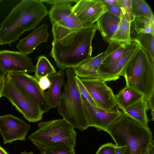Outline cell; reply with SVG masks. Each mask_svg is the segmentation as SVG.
I'll list each match as a JSON object with an SVG mask.
<instances>
[{
  "label": "cell",
  "instance_id": "cell-1",
  "mask_svg": "<svg viewBox=\"0 0 154 154\" xmlns=\"http://www.w3.org/2000/svg\"><path fill=\"white\" fill-rule=\"evenodd\" d=\"M97 30L96 23L73 31L54 40L50 54L60 69L74 68L91 57L92 40Z\"/></svg>",
  "mask_w": 154,
  "mask_h": 154
},
{
  "label": "cell",
  "instance_id": "cell-2",
  "mask_svg": "<svg viewBox=\"0 0 154 154\" xmlns=\"http://www.w3.org/2000/svg\"><path fill=\"white\" fill-rule=\"evenodd\" d=\"M48 13L40 0L21 1L0 23V45L10 46L24 32L33 29Z\"/></svg>",
  "mask_w": 154,
  "mask_h": 154
},
{
  "label": "cell",
  "instance_id": "cell-3",
  "mask_svg": "<svg viewBox=\"0 0 154 154\" xmlns=\"http://www.w3.org/2000/svg\"><path fill=\"white\" fill-rule=\"evenodd\" d=\"M38 126V129L28 138L41 154L55 150L74 149L76 132L64 119L40 122Z\"/></svg>",
  "mask_w": 154,
  "mask_h": 154
},
{
  "label": "cell",
  "instance_id": "cell-4",
  "mask_svg": "<svg viewBox=\"0 0 154 154\" xmlns=\"http://www.w3.org/2000/svg\"><path fill=\"white\" fill-rule=\"evenodd\" d=\"M116 146H125L124 154H141L152 139L149 128L122 114L109 127L107 131Z\"/></svg>",
  "mask_w": 154,
  "mask_h": 154
},
{
  "label": "cell",
  "instance_id": "cell-5",
  "mask_svg": "<svg viewBox=\"0 0 154 154\" xmlns=\"http://www.w3.org/2000/svg\"><path fill=\"white\" fill-rule=\"evenodd\" d=\"M126 85L140 93L147 99L154 94V61L140 45L120 74Z\"/></svg>",
  "mask_w": 154,
  "mask_h": 154
},
{
  "label": "cell",
  "instance_id": "cell-6",
  "mask_svg": "<svg viewBox=\"0 0 154 154\" xmlns=\"http://www.w3.org/2000/svg\"><path fill=\"white\" fill-rule=\"evenodd\" d=\"M66 73L67 81L61 94L58 113L74 128L83 131L89 127L73 68L67 69Z\"/></svg>",
  "mask_w": 154,
  "mask_h": 154
},
{
  "label": "cell",
  "instance_id": "cell-7",
  "mask_svg": "<svg viewBox=\"0 0 154 154\" xmlns=\"http://www.w3.org/2000/svg\"><path fill=\"white\" fill-rule=\"evenodd\" d=\"M2 97L8 99L16 109L29 122H35L42 119L43 113L38 104L13 84L6 76L4 79Z\"/></svg>",
  "mask_w": 154,
  "mask_h": 154
},
{
  "label": "cell",
  "instance_id": "cell-8",
  "mask_svg": "<svg viewBox=\"0 0 154 154\" xmlns=\"http://www.w3.org/2000/svg\"><path fill=\"white\" fill-rule=\"evenodd\" d=\"M6 76L38 104L43 114L52 108L47 101L45 92L41 88L38 80L34 76L24 72H17L8 73Z\"/></svg>",
  "mask_w": 154,
  "mask_h": 154
},
{
  "label": "cell",
  "instance_id": "cell-9",
  "mask_svg": "<svg viewBox=\"0 0 154 154\" xmlns=\"http://www.w3.org/2000/svg\"><path fill=\"white\" fill-rule=\"evenodd\" d=\"M80 79L98 107L110 112L118 109L115 95L104 81L96 79Z\"/></svg>",
  "mask_w": 154,
  "mask_h": 154
},
{
  "label": "cell",
  "instance_id": "cell-10",
  "mask_svg": "<svg viewBox=\"0 0 154 154\" xmlns=\"http://www.w3.org/2000/svg\"><path fill=\"white\" fill-rule=\"evenodd\" d=\"M140 46L135 38L131 39L121 57L112 63L100 65L97 72L99 79L105 82L119 79L122 71Z\"/></svg>",
  "mask_w": 154,
  "mask_h": 154
},
{
  "label": "cell",
  "instance_id": "cell-11",
  "mask_svg": "<svg viewBox=\"0 0 154 154\" xmlns=\"http://www.w3.org/2000/svg\"><path fill=\"white\" fill-rule=\"evenodd\" d=\"M30 128V126L23 120L11 114L0 116V132L4 144L26 140Z\"/></svg>",
  "mask_w": 154,
  "mask_h": 154
},
{
  "label": "cell",
  "instance_id": "cell-12",
  "mask_svg": "<svg viewBox=\"0 0 154 154\" xmlns=\"http://www.w3.org/2000/svg\"><path fill=\"white\" fill-rule=\"evenodd\" d=\"M107 11L100 0H79L72 9L83 27L94 24Z\"/></svg>",
  "mask_w": 154,
  "mask_h": 154
},
{
  "label": "cell",
  "instance_id": "cell-13",
  "mask_svg": "<svg viewBox=\"0 0 154 154\" xmlns=\"http://www.w3.org/2000/svg\"><path fill=\"white\" fill-rule=\"evenodd\" d=\"M32 59L19 51L0 50V66L7 74L10 72H35V66Z\"/></svg>",
  "mask_w": 154,
  "mask_h": 154
},
{
  "label": "cell",
  "instance_id": "cell-14",
  "mask_svg": "<svg viewBox=\"0 0 154 154\" xmlns=\"http://www.w3.org/2000/svg\"><path fill=\"white\" fill-rule=\"evenodd\" d=\"M89 127H93L98 131H107L110 125L122 114L119 109L114 112L107 111L91 104L82 98Z\"/></svg>",
  "mask_w": 154,
  "mask_h": 154
},
{
  "label": "cell",
  "instance_id": "cell-15",
  "mask_svg": "<svg viewBox=\"0 0 154 154\" xmlns=\"http://www.w3.org/2000/svg\"><path fill=\"white\" fill-rule=\"evenodd\" d=\"M73 2L53 5L48 14L51 24L56 23L72 29H78L83 27L72 11Z\"/></svg>",
  "mask_w": 154,
  "mask_h": 154
},
{
  "label": "cell",
  "instance_id": "cell-16",
  "mask_svg": "<svg viewBox=\"0 0 154 154\" xmlns=\"http://www.w3.org/2000/svg\"><path fill=\"white\" fill-rule=\"evenodd\" d=\"M48 27L47 25L43 24L35 29L28 36L20 40L16 48L19 52L26 55L32 53L38 45L47 42L50 35Z\"/></svg>",
  "mask_w": 154,
  "mask_h": 154
},
{
  "label": "cell",
  "instance_id": "cell-17",
  "mask_svg": "<svg viewBox=\"0 0 154 154\" xmlns=\"http://www.w3.org/2000/svg\"><path fill=\"white\" fill-rule=\"evenodd\" d=\"M121 18L108 11L101 16L97 21V30L101 34L104 40L109 42L110 39L118 29Z\"/></svg>",
  "mask_w": 154,
  "mask_h": 154
},
{
  "label": "cell",
  "instance_id": "cell-18",
  "mask_svg": "<svg viewBox=\"0 0 154 154\" xmlns=\"http://www.w3.org/2000/svg\"><path fill=\"white\" fill-rule=\"evenodd\" d=\"M104 52L91 57L73 68L75 75L80 78L99 79L97 72L101 65Z\"/></svg>",
  "mask_w": 154,
  "mask_h": 154
},
{
  "label": "cell",
  "instance_id": "cell-19",
  "mask_svg": "<svg viewBox=\"0 0 154 154\" xmlns=\"http://www.w3.org/2000/svg\"><path fill=\"white\" fill-rule=\"evenodd\" d=\"M65 74L60 69L49 78L51 82L48 90L45 92L47 101L51 108L58 107L61 96V89L64 84Z\"/></svg>",
  "mask_w": 154,
  "mask_h": 154
},
{
  "label": "cell",
  "instance_id": "cell-20",
  "mask_svg": "<svg viewBox=\"0 0 154 154\" xmlns=\"http://www.w3.org/2000/svg\"><path fill=\"white\" fill-rule=\"evenodd\" d=\"M148 110L146 99L143 97L138 101L122 111V112L133 119L146 128L148 119L146 112Z\"/></svg>",
  "mask_w": 154,
  "mask_h": 154
},
{
  "label": "cell",
  "instance_id": "cell-21",
  "mask_svg": "<svg viewBox=\"0 0 154 154\" xmlns=\"http://www.w3.org/2000/svg\"><path fill=\"white\" fill-rule=\"evenodd\" d=\"M115 96L117 106L122 111L144 97L142 94L127 85Z\"/></svg>",
  "mask_w": 154,
  "mask_h": 154
},
{
  "label": "cell",
  "instance_id": "cell-22",
  "mask_svg": "<svg viewBox=\"0 0 154 154\" xmlns=\"http://www.w3.org/2000/svg\"><path fill=\"white\" fill-rule=\"evenodd\" d=\"M121 8L122 14L119 28L109 43L114 42L125 48L130 44L131 40L130 35L131 22L126 17L123 9Z\"/></svg>",
  "mask_w": 154,
  "mask_h": 154
},
{
  "label": "cell",
  "instance_id": "cell-23",
  "mask_svg": "<svg viewBox=\"0 0 154 154\" xmlns=\"http://www.w3.org/2000/svg\"><path fill=\"white\" fill-rule=\"evenodd\" d=\"M37 59L34 76L38 80L45 76L50 78L57 73L55 68L45 56H39Z\"/></svg>",
  "mask_w": 154,
  "mask_h": 154
},
{
  "label": "cell",
  "instance_id": "cell-24",
  "mask_svg": "<svg viewBox=\"0 0 154 154\" xmlns=\"http://www.w3.org/2000/svg\"><path fill=\"white\" fill-rule=\"evenodd\" d=\"M125 48L117 43L109 42L107 49L104 52L101 64H109L115 62L121 57Z\"/></svg>",
  "mask_w": 154,
  "mask_h": 154
},
{
  "label": "cell",
  "instance_id": "cell-25",
  "mask_svg": "<svg viewBox=\"0 0 154 154\" xmlns=\"http://www.w3.org/2000/svg\"><path fill=\"white\" fill-rule=\"evenodd\" d=\"M133 26L135 32L139 33H149L154 36V20L142 17H135Z\"/></svg>",
  "mask_w": 154,
  "mask_h": 154
},
{
  "label": "cell",
  "instance_id": "cell-26",
  "mask_svg": "<svg viewBox=\"0 0 154 154\" xmlns=\"http://www.w3.org/2000/svg\"><path fill=\"white\" fill-rule=\"evenodd\" d=\"M131 3L134 17H142L150 20H154L152 10L145 1L131 0Z\"/></svg>",
  "mask_w": 154,
  "mask_h": 154
},
{
  "label": "cell",
  "instance_id": "cell-27",
  "mask_svg": "<svg viewBox=\"0 0 154 154\" xmlns=\"http://www.w3.org/2000/svg\"><path fill=\"white\" fill-rule=\"evenodd\" d=\"M135 39L149 52L154 61V36L149 33H139Z\"/></svg>",
  "mask_w": 154,
  "mask_h": 154
},
{
  "label": "cell",
  "instance_id": "cell-28",
  "mask_svg": "<svg viewBox=\"0 0 154 154\" xmlns=\"http://www.w3.org/2000/svg\"><path fill=\"white\" fill-rule=\"evenodd\" d=\"M52 32L54 40H60L71 32L77 30L67 28L59 25L56 23H52Z\"/></svg>",
  "mask_w": 154,
  "mask_h": 154
},
{
  "label": "cell",
  "instance_id": "cell-29",
  "mask_svg": "<svg viewBox=\"0 0 154 154\" xmlns=\"http://www.w3.org/2000/svg\"><path fill=\"white\" fill-rule=\"evenodd\" d=\"M120 7L123 9L127 18L131 23L134 19L131 3V0H118Z\"/></svg>",
  "mask_w": 154,
  "mask_h": 154
},
{
  "label": "cell",
  "instance_id": "cell-30",
  "mask_svg": "<svg viewBox=\"0 0 154 154\" xmlns=\"http://www.w3.org/2000/svg\"><path fill=\"white\" fill-rule=\"evenodd\" d=\"M75 79L82 98L87 100L92 105L98 107L82 83L80 78L75 75Z\"/></svg>",
  "mask_w": 154,
  "mask_h": 154
},
{
  "label": "cell",
  "instance_id": "cell-31",
  "mask_svg": "<svg viewBox=\"0 0 154 154\" xmlns=\"http://www.w3.org/2000/svg\"><path fill=\"white\" fill-rule=\"evenodd\" d=\"M116 145L112 143H107L101 146L96 154H114Z\"/></svg>",
  "mask_w": 154,
  "mask_h": 154
},
{
  "label": "cell",
  "instance_id": "cell-32",
  "mask_svg": "<svg viewBox=\"0 0 154 154\" xmlns=\"http://www.w3.org/2000/svg\"><path fill=\"white\" fill-rule=\"evenodd\" d=\"M107 11L114 15L121 18L122 14L121 8L119 4L106 6Z\"/></svg>",
  "mask_w": 154,
  "mask_h": 154
},
{
  "label": "cell",
  "instance_id": "cell-33",
  "mask_svg": "<svg viewBox=\"0 0 154 154\" xmlns=\"http://www.w3.org/2000/svg\"><path fill=\"white\" fill-rule=\"evenodd\" d=\"M38 80L39 86L43 91H44L50 87L51 84V81L47 76L42 77Z\"/></svg>",
  "mask_w": 154,
  "mask_h": 154
},
{
  "label": "cell",
  "instance_id": "cell-34",
  "mask_svg": "<svg viewBox=\"0 0 154 154\" xmlns=\"http://www.w3.org/2000/svg\"><path fill=\"white\" fill-rule=\"evenodd\" d=\"M154 140L152 139L151 143L142 150L141 154H154Z\"/></svg>",
  "mask_w": 154,
  "mask_h": 154
},
{
  "label": "cell",
  "instance_id": "cell-35",
  "mask_svg": "<svg viewBox=\"0 0 154 154\" xmlns=\"http://www.w3.org/2000/svg\"><path fill=\"white\" fill-rule=\"evenodd\" d=\"M40 1L42 2H45L50 5H54L71 2L76 3L79 0H40Z\"/></svg>",
  "mask_w": 154,
  "mask_h": 154
},
{
  "label": "cell",
  "instance_id": "cell-36",
  "mask_svg": "<svg viewBox=\"0 0 154 154\" xmlns=\"http://www.w3.org/2000/svg\"><path fill=\"white\" fill-rule=\"evenodd\" d=\"M41 154H75L74 149H72L69 151L64 150H55L45 152Z\"/></svg>",
  "mask_w": 154,
  "mask_h": 154
},
{
  "label": "cell",
  "instance_id": "cell-37",
  "mask_svg": "<svg viewBox=\"0 0 154 154\" xmlns=\"http://www.w3.org/2000/svg\"><path fill=\"white\" fill-rule=\"evenodd\" d=\"M147 101L148 110L151 111V115L152 118V120H154V96L146 99Z\"/></svg>",
  "mask_w": 154,
  "mask_h": 154
},
{
  "label": "cell",
  "instance_id": "cell-38",
  "mask_svg": "<svg viewBox=\"0 0 154 154\" xmlns=\"http://www.w3.org/2000/svg\"><path fill=\"white\" fill-rule=\"evenodd\" d=\"M126 147L125 146L115 147L114 154H124Z\"/></svg>",
  "mask_w": 154,
  "mask_h": 154
},
{
  "label": "cell",
  "instance_id": "cell-39",
  "mask_svg": "<svg viewBox=\"0 0 154 154\" xmlns=\"http://www.w3.org/2000/svg\"><path fill=\"white\" fill-rule=\"evenodd\" d=\"M100 1L106 6L119 4L118 0H100Z\"/></svg>",
  "mask_w": 154,
  "mask_h": 154
},
{
  "label": "cell",
  "instance_id": "cell-40",
  "mask_svg": "<svg viewBox=\"0 0 154 154\" xmlns=\"http://www.w3.org/2000/svg\"><path fill=\"white\" fill-rule=\"evenodd\" d=\"M0 154H8V153L0 146Z\"/></svg>",
  "mask_w": 154,
  "mask_h": 154
},
{
  "label": "cell",
  "instance_id": "cell-41",
  "mask_svg": "<svg viewBox=\"0 0 154 154\" xmlns=\"http://www.w3.org/2000/svg\"><path fill=\"white\" fill-rule=\"evenodd\" d=\"M6 75L0 66V76H5Z\"/></svg>",
  "mask_w": 154,
  "mask_h": 154
},
{
  "label": "cell",
  "instance_id": "cell-42",
  "mask_svg": "<svg viewBox=\"0 0 154 154\" xmlns=\"http://www.w3.org/2000/svg\"><path fill=\"white\" fill-rule=\"evenodd\" d=\"M4 82V81L0 85V98L1 97V94L3 85Z\"/></svg>",
  "mask_w": 154,
  "mask_h": 154
},
{
  "label": "cell",
  "instance_id": "cell-43",
  "mask_svg": "<svg viewBox=\"0 0 154 154\" xmlns=\"http://www.w3.org/2000/svg\"><path fill=\"white\" fill-rule=\"evenodd\" d=\"M5 76H0V85L4 81Z\"/></svg>",
  "mask_w": 154,
  "mask_h": 154
},
{
  "label": "cell",
  "instance_id": "cell-44",
  "mask_svg": "<svg viewBox=\"0 0 154 154\" xmlns=\"http://www.w3.org/2000/svg\"><path fill=\"white\" fill-rule=\"evenodd\" d=\"M20 154H34L33 153V152H27L26 151H25L23 152H20Z\"/></svg>",
  "mask_w": 154,
  "mask_h": 154
},
{
  "label": "cell",
  "instance_id": "cell-45",
  "mask_svg": "<svg viewBox=\"0 0 154 154\" xmlns=\"http://www.w3.org/2000/svg\"><path fill=\"white\" fill-rule=\"evenodd\" d=\"M2 1V0H0V2Z\"/></svg>",
  "mask_w": 154,
  "mask_h": 154
}]
</instances>
